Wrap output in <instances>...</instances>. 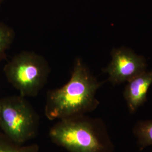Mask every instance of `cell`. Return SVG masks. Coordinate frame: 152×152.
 Masks as SVG:
<instances>
[{"label": "cell", "mask_w": 152, "mask_h": 152, "mask_svg": "<svg viewBox=\"0 0 152 152\" xmlns=\"http://www.w3.org/2000/svg\"><path fill=\"white\" fill-rule=\"evenodd\" d=\"M15 37L14 29L4 22L0 21V61L6 58Z\"/></svg>", "instance_id": "cell-7"}, {"label": "cell", "mask_w": 152, "mask_h": 152, "mask_svg": "<svg viewBox=\"0 0 152 152\" xmlns=\"http://www.w3.org/2000/svg\"><path fill=\"white\" fill-rule=\"evenodd\" d=\"M38 128L37 114L24 97L0 99V129L11 141L24 145L36 135Z\"/></svg>", "instance_id": "cell-4"}, {"label": "cell", "mask_w": 152, "mask_h": 152, "mask_svg": "<svg viewBox=\"0 0 152 152\" xmlns=\"http://www.w3.org/2000/svg\"><path fill=\"white\" fill-rule=\"evenodd\" d=\"M0 152H39V148L36 144H17L0 131Z\"/></svg>", "instance_id": "cell-9"}, {"label": "cell", "mask_w": 152, "mask_h": 152, "mask_svg": "<svg viewBox=\"0 0 152 152\" xmlns=\"http://www.w3.org/2000/svg\"><path fill=\"white\" fill-rule=\"evenodd\" d=\"M127 82L124 95L130 112L134 113L147 100V93L152 84V69L145 71Z\"/></svg>", "instance_id": "cell-6"}, {"label": "cell", "mask_w": 152, "mask_h": 152, "mask_svg": "<svg viewBox=\"0 0 152 152\" xmlns=\"http://www.w3.org/2000/svg\"><path fill=\"white\" fill-rule=\"evenodd\" d=\"M111 60L103 72L108 75V81L115 85L128 82L146 71L145 59L126 48L113 49Z\"/></svg>", "instance_id": "cell-5"}, {"label": "cell", "mask_w": 152, "mask_h": 152, "mask_svg": "<svg viewBox=\"0 0 152 152\" xmlns=\"http://www.w3.org/2000/svg\"><path fill=\"white\" fill-rule=\"evenodd\" d=\"M50 71L44 56L29 51L15 55L4 68L7 80L24 98L38 95L48 81Z\"/></svg>", "instance_id": "cell-3"}, {"label": "cell", "mask_w": 152, "mask_h": 152, "mask_svg": "<svg viewBox=\"0 0 152 152\" xmlns=\"http://www.w3.org/2000/svg\"><path fill=\"white\" fill-rule=\"evenodd\" d=\"M134 134L142 148L152 145V121L139 122L135 127Z\"/></svg>", "instance_id": "cell-8"}, {"label": "cell", "mask_w": 152, "mask_h": 152, "mask_svg": "<svg viewBox=\"0 0 152 152\" xmlns=\"http://www.w3.org/2000/svg\"><path fill=\"white\" fill-rule=\"evenodd\" d=\"M3 1H4V0H0V5H1V4L2 3Z\"/></svg>", "instance_id": "cell-10"}, {"label": "cell", "mask_w": 152, "mask_h": 152, "mask_svg": "<svg viewBox=\"0 0 152 152\" xmlns=\"http://www.w3.org/2000/svg\"><path fill=\"white\" fill-rule=\"evenodd\" d=\"M101 85L81 59L77 58L68 82L48 93L45 108L46 117L63 120L94 110L99 103L96 94Z\"/></svg>", "instance_id": "cell-1"}, {"label": "cell", "mask_w": 152, "mask_h": 152, "mask_svg": "<svg viewBox=\"0 0 152 152\" xmlns=\"http://www.w3.org/2000/svg\"><path fill=\"white\" fill-rule=\"evenodd\" d=\"M49 135L69 152H110L108 139L92 121L82 115L59 120Z\"/></svg>", "instance_id": "cell-2"}]
</instances>
